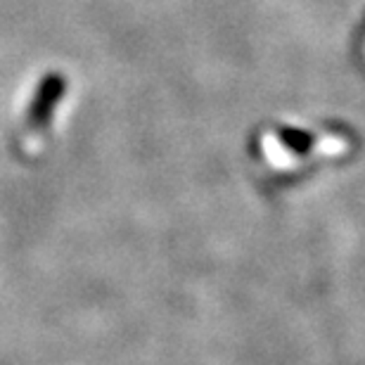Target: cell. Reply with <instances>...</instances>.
<instances>
[{
  "instance_id": "cell-2",
  "label": "cell",
  "mask_w": 365,
  "mask_h": 365,
  "mask_svg": "<svg viewBox=\"0 0 365 365\" xmlns=\"http://www.w3.org/2000/svg\"><path fill=\"white\" fill-rule=\"evenodd\" d=\"M62 95H64V78L57 74H50L46 81L38 86L36 98L31 100V105H29V116H26L29 130H34V133L46 130L50 119H53V109L57 102L62 100Z\"/></svg>"
},
{
  "instance_id": "cell-1",
  "label": "cell",
  "mask_w": 365,
  "mask_h": 365,
  "mask_svg": "<svg viewBox=\"0 0 365 365\" xmlns=\"http://www.w3.org/2000/svg\"><path fill=\"white\" fill-rule=\"evenodd\" d=\"M261 152L268 166L287 173L302 169L316 159L341 157L349 152L344 135H304L299 130H266L261 138Z\"/></svg>"
}]
</instances>
